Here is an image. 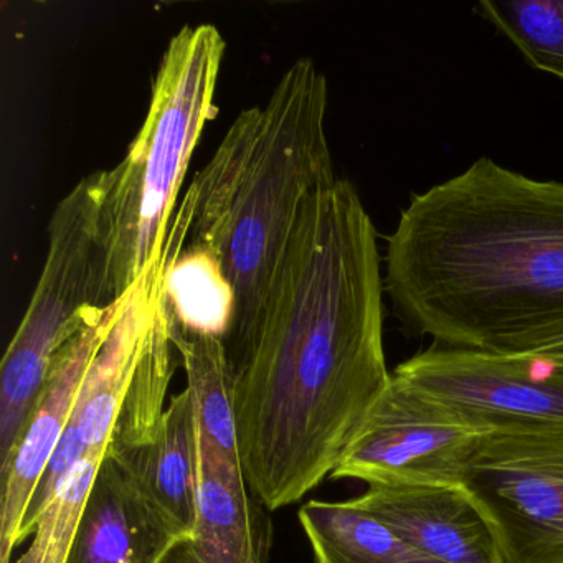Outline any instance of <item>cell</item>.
Masks as SVG:
<instances>
[{"label":"cell","mask_w":563,"mask_h":563,"mask_svg":"<svg viewBox=\"0 0 563 563\" xmlns=\"http://www.w3.org/2000/svg\"><path fill=\"white\" fill-rule=\"evenodd\" d=\"M377 232L351 180L302 207L255 338L230 358L240 460L268 510L341 461L391 382Z\"/></svg>","instance_id":"6da1fadb"},{"label":"cell","mask_w":563,"mask_h":563,"mask_svg":"<svg viewBox=\"0 0 563 563\" xmlns=\"http://www.w3.org/2000/svg\"><path fill=\"white\" fill-rule=\"evenodd\" d=\"M384 262L408 334L520 357L563 328V184L481 157L411 197Z\"/></svg>","instance_id":"7a4b0ae2"},{"label":"cell","mask_w":563,"mask_h":563,"mask_svg":"<svg viewBox=\"0 0 563 563\" xmlns=\"http://www.w3.org/2000/svg\"><path fill=\"white\" fill-rule=\"evenodd\" d=\"M328 103L318 65L295 62L263 107L236 117L176 212L189 249L212 256L232 288L230 358L262 324L306 200L335 180Z\"/></svg>","instance_id":"3957f363"},{"label":"cell","mask_w":563,"mask_h":563,"mask_svg":"<svg viewBox=\"0 0 563 563\" xmlns=\"http://www.w3.org/2000/svg\"><path fill=\"white\" fill-rule=\"evenodd\" d=\"M225 48L216 25L180 29L154 77L140 133L120 164L101 170V219L114 301L163 258L187 167L203 128L217 117Z\"/></svg>","instance_id":"277c9868"},{"label":"cell","mask_w":563,"mask_h":563,"mask_svg":"<svg viewBox=\"0 0 563 563\" xmlns=\"http://www.w3.org/2000/svg\"><path fill=\"white\" fill-rule=\"evenodd\" d=\"M114 302L101 219V170L55 207L48 250L27 312L0 365V470L8 464L58 352L93 308Z\"/></svg>","instance_id":"5b68a950"},{"label":"cell","mask_w":563,"mask_h":563,"mask_svg":"<svg viewBox=\"0 0 563 563\" xmlns=\"http://www.w3.org/2000/svg\"><path fill=\"white\" fill-rule=\"evenodd\" d=\"M460 486L489 522L503 563H563V427L481 434Z\"/></svg>","instance_id":"8992f818"},{"label":"cell","mask_w":563,"mask_h":563,"mask_svg":"<svg viewBox=\"0 0 563 563\" xmlns=\"http://www.w3.org/2000/svg\"><path fill=\"white\" fill-rule=\"evenodd\" d=\"M394 377L477 430L563 427V371L512 355L434 344Z\"/></svg>","instance_id":"52a82bcc"},{"label":"cell","mask_w":563,"mask_h":563,"mask_svg":"<svg viewBox=\"0 0 563 563\" xmlns=\"http://www.w3.org/2000/svg\"><path fill=\"white\" fill-rule=\"evenodd\" d=\"M483 433L391 374L331 477L367 486H460Z\"/></svg>","instance_id":"ba28073f"},{"label":"cell","mask_w":563,"mask_h":563,"mask_svg":"<svg viewBox=\"0 0 563 563\" xmlns=\"http://www.w3.org/2000/svg\"><path fill=\"white\" fill-rule=\"evenodd\" d=\"M164 263L163 253V258L124 295L120 318L81 382L74 413L25 514L21 545L34 533L42 509L71 467L88 454L110 448L166 291Z\"/></svg>","instance_id":"9c48e42d"},{"label":"cell","mask_w":563,"mask_h":563,"mask_svg":"<svg viewBox=\"0 0 563 563\" xmlns=\"http://www.w3.org/2000/svg\"><path fill=\"white\" fill-rule=\"evenodd\" d=\"M124 296L85 316L77 334L55 358L47 384L8 464L0 470V563H12L35 490L74 413L81 382L123 309Z\"/></svg>","instance_id":"30bf717a"},{"label":"cell","mask_w":563,"mask_h":563,"mask_svg":"<svg viewBox=\"0 0 563 563\" xmlns=\"http://www.w3.org/2000/svg\"><path fill=\"white\" fill-rule=\"evenodd\" d=\"M183 539L110 444L67 563H161Z\"/></svg>","instance_id":"8fae6325"},{"label":"cell","mask_w":563,"mask_h":563,"mask_svg":"<svg viewBox=\"0 0 563 563\" xmlns=\"http://www.w3.org/2000/svg\"><path fill=\"white\" fill-rule=\"evenodd\" d=\"M355 506L444 563H503L496 537L461 486L371 484Z\"/></svg>","instance_id":"7c38bea8"},{"label":"cell","mask_w":563,"mask_h":563,"mask_svg":"<svg viewBox=\"0 0 563 563\" xmlns=\"http://www.w3.org/2000/svg\"><path fill=\"white\" fill-rule=\"evenodd\" d=\"M269 512L243 470L200 457L196 526L161 563H268Z\"/></svg>","instance_id":"4fadbf2b"},{"label":"cell","mask_w":563,"mask_h":563,"mask_svg":"<svg viewBox=\"0 0 563 563\" xmlns=\"http://www.w3.org/2000/svg\"><path fill=\"white\" fill-rule=\"evenodd\" d=\"M117 448L170 526L189 537L196 526L200 448L189 388L173 397L156 434L140 448Z\"/></svg>","instance_id":"5bb4252c"},{"label":"cell","mask_w":563,"mask_h":563,"mask_svg":"<svg viewBox=\"0 0 563 563\" xmlns=\"http://www.w3.org/2000/svg\"><path fill=\"white\" fill-rule=\"evenodd\" d=\"M173 344L186 368L187 388L196 408L200 457L243 470L233 371L225 341L213 335L189 334L173 318Z\"/></svg>","instance_id":"9a60e30c"},{"label":"cell","mask_w":563,"mask_h":563,"mask_svg":"<svg viewBox=\"0 0 563 563\" xmlns=\"http://www.w3.org/2000/svg\"><path fill=\"white\" fill-rule=\"evenodd\" d=\"M316 563H444L401 539L354 500H309L298 512Z\"/></svg>","instance_id":"2e32d148"},{"label":"cell","mask_w":563,"mask_h":563,"mask_svg":"<svg viewBox=\"0 0 563 563\" xmlns=\"http://www.w3.org/2000/svg\"><path fill=\"white\" fill-rule=\"evenodd\" d=\"M474 12L516 45L530 67L563 80V0H481Z\"/></svg>","instance_id":"e0dca14e"},{"label":"cell","mask_w":563,"mask_h":563,"mask_svg":"<svg viewBox=\"0 0 563 563\" xmlns=\"http://www.w3.org/2000/svg\"><path fill=\"white\" fill-rule=\"evenodd\" d=\"M520 357L542 362V364L552 365V367L563 371V328L556 329L555 332L537 342Z\"/></svg>","instance_id":"ac0fdd59"}]
</instances>
